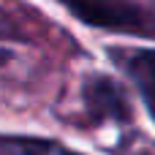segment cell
<instances>
[{"instance_id":"2","label":"cell","mask_w":155,"mask_h":155,"mask_svg":"<svg viewBox=\"0 0 155 155\" xmlns=\"http://www.w3.org/2000/svg\"><path fill=\"white\" fill-rule=\"evenodd\" d=\"M0 155H79L52 139H19V136H8L3 139Z\"/></svg>"},{"instance_id":"1","label":"cell","mask_w":155,"mask_h":155,"mask_svg":"<svg viewBox=\"0 0 155 155\" xmlns=\"http://www.w3.org/2000/svg\"><path fill=\"white\" fill-rule=\"evenodd\" d=\"M125 71L139 87L147 109L155 117V52H131L125 57Z\"/></svg>"}]
</instances>
